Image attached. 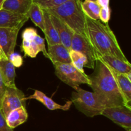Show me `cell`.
Masks as SVG:
<instances>
[{"label": "cell", "instance_id": "3", "mask_svg": "<svg viewBox=\"0 0 131 131\" xmlns=\"http://www.w3.org/2000/svg\"><path fill=\"white\" fill-rule=\"evenodd\" d=\"M81 3V0H69L57 7L44 10L64 22L75 33L88 39L86 15Z\"/></svg>", "mask_w": 131, "mask_h": 131}, {"label": "cell", "instance_id": "2", "mask_svg": "<svg viewBox=\"0 0 131 131\" xmlns=\"http://www.w3.org/2000/svg\"><path fill=\"white\" fill-rule=\"evenodd\" d=\"M96 71L90 77V86L106 107L126 106L111 69L101 61H96ZM127 107V106H126Z\"/></svg>", "mask_w": 131, "mask_h": 131}, {"label": "cell", "instance_id": "14", "mask_svg": "<svg viewBox=\"0 0 131 131\" xmlns=\"http://www.w3.org/2000/svg\"><path fill=\"white\" fill-rule=\"evenodd\" d=\"M97 60L103 62L113 71L118 74L127 75L131 72V65L129 61H124L111 56H99Z\"/></svg>", "mask_w": 131, "mask_h": 131}, {"label": "cell", "instance_id": "26", "mask_svg": "<svg viewBox=\"0 0 131 131\" xmlns=\"http://www.w3.org/2000/svg\"><path fill=\"white\" fill-rule=\"evenodd\" d=\"M111 17V9L110 7H101L99 12V19L104 24H108Z\"/></svg>", "mask_w": 131, "mask_h": 131}, {"label": "cell", "instance_id": "24", "mask_svg": "<svg viewBox=\"0 0 131 131\" xmlns=\"http://www.w3.org/2000/svg\"><path fill=\"white\" fill-rule=\"evenodd\" d=\"M69 0H33V3L40 6L43 10L53 8L62 5Z\"/></svg>", "mask_w": 131, "mask_h": 131}, {"label": "cell", "instance_id": "18", "mask_svg": "<svg viewBox=\"0 0 131 131\" xmlns=\"http://www.w3.org/2000/svg\"><path fill=\"white\" fill-rule=\"evenodd\" d=\"M43 10V17H44V33L46 40H47L48 46L61 43L60 38L57 31L52 24L50 17V14L46 10Z\"/></svg>", "mask_w": 131, "mask_h": 131}, {"label": "cell", "instance_id": "19", "mask_svg": "<svg viewBox=\"0 0 131 131\" xmlns=\"http://www.w3.org/2000/svg\"><path fill=\"white\" fill-rule=\"evenodd\" d=\"M32 3L33 0H5L3 9L22 15H26Z\"/></svg>", "mask_w": 131, "mask_h": 131}, {"label": "cell", "instance_id": "28", "mask_svg": "<svg viewBox=\"0 0 131 131\" xmlns=\"http://www.w3.org/2000/svg\"><path fill=\"white\" fill-rule=\"evenodd\" d=\"M0 131H14L7 125L6 119L0 110Z\"/></svg>", "mask_w": 131, "mask_h": 131}, {"label": "cell", "instance_id": "33", "mask_svg": "<svg viewBox=\"0 0 131 131\" xmlns=\"http://www.w3.org/2000/svg\"><path fill=\"white\" fill-rule=\"evenodd\" d=\"M86 1H92V2H97V0H85Z\"/></svg>", "mask_w": 131, "mask_h": 131}, {"label": "cell", "instance_id": "22", "mask_svg": "<svg viewBox=\"0 0 131 131\" xmlns=\"http://www.w3.org/2000/svg\"><path fill=\"white\" fill-rule=\"evenodd\" d=\"M81 8L86 16L92 20H99V12L101 7L97 2L84 1L81 3Z\"/></svg>", "mask_w": 131, "mask_h": 131}, {"label": "cell", "instance_id": "13", "mask_svg": "<svg viewBox=\"0 0 131 131\" xmlns=\"http://www.w3.org/2000/svg\"><path fill=\"white\" fill-rule=\"evenodd\" d=\"M47 58L50 59L53 65L56 63H71L70 51L61 43L48 46Z\"/></svg>", "mask_w": 131, "mask_h": 131}, {"label": "cell", "instance_id": "29", "mask_svg": "<svg viewBox=\"0 0 131 131\" xmlns=\"http://www.w3.org/2000/svg\"><path fill=\"white\" fill-rule=\"evenodd\" d=\"M6 89V86H5V83H4L2 76H1V73H0V108H1V104H2V101L3 99L4 95H5Z\"/></svg>", "mask_w": 131, "mask_h": 131}, {"label": "cell", "instance_id": "11", "mask_svg": "<svg viewBox=\"0 0 131 131\" xmlns=\"http://www.w3.org/2000/svg\"><path fill=\"white\" fill-rule=\"evenodd\" d=\"M50 17L54 27L57 31L61 43L65 46L69 51H71L72 38L75 33L58 18L50 14Z\"/></svg>", "mask_w": 131, "mask_h": 131}, {"label": "cell", "instance_id": "4", "mask_svg": "<svg viewBox=\"0 0 131 131\" xmlns=\"http://www.w3.org/2000/svg\"><path fill=\"white\" fill-rule=\"evenodd\" d=\"M72 94V102L75 107L88 117L102 115L106 108L102 100L95 92L84 90L79 87Z\"/></svg>", "mask_w": 131, "mask_h": 131}, {"label": "cell", "instance_id": "21", "mask_svg": "<svg viewBox=\"0 0 131 131\" xmlns=\"http://www.w3.org/2000/svg\"><path fill=\"white\" fill-rule=\"evenodd\" d=\"M26 15L42 31H44L43 10L40 6L33 3Z\"/></svg>", "mask_w": 131, "mask_h": 131}, {"label": "cell", "instance_id": "32", "mask_svg": "<svg viewBox=\"0 0 131 131\" xmlns=\"http://www.w3.org/2000/svg\"><path fill=\"white\" fill-rule=\"evenodd\" d=\"M0 56H1V58H2L7 59L6 57H5V55H4V54L3 53V52H2V51H1V49H0ZM7 60H8V59H7Z\"/></svg>", "mask_w": 131, "mask_h": 131}, {"label": "cell", "instance_id": "16", "mask_svg": "<svg viewBox=\"0 0 131 131\" xmlns=\"http://www.w3.org/2000/svg\"><path fill=\"white\" fill-rule=\"evenodd\" d=\"M112 72L116 83L119 88L120 93L124 98L125 105L128 108L131 109V81L129 80L125 74H118Z\"/></svg>", "mask_w": 131, "mask_h": 131}, {"label": "cell", "instance_id": "10", "mask_svg": "<svg viewBox=\"0 0 131 131\" xmlns=\"http://www.w3.org/2000/svg\"><path fill=\"white\" fill-rule=\"evenodd\" d=\"M28 19L26 15H22L2 9L0 10V28L20 29Z\"/></svg>", "mask_w": 131, "mask_h": 131}, {"label": "cell", "instance_id": "30", "mask_svg": "<svg viewBox=\"0 0 131 131\" xmlns=\"http://www.w3.org/2000/svg\"><path fill=\"white\" fill-rule=\"evenodd\" d=\"M110 0H97V3L101 7H110Z\"/></svg>", "mask_w": 131, "mask_h": 131}, {"label": "cell", "instance_id": "8", "mask_svg": "<svg viewBox=\"0 0 131 131\" xmlns=\"http://www.w3.org/2000/svg\"><path fill=\"white\" fill-rule=\"evenodd\" d=\"M101 115L107 117L126 131H130L131 109L124 106L107 107Z\"/></svg>", "mask_w": 131, "mask_h": 131}, {"label": "cell", "instance_id": "27", "mask_svg": "<svg viewBox=\"0 0 131 131\" xmlns=\"http://www.w3.org/2000/svg\"><path fill=\"white\" fill-rule=\"evenodd\" d=\"M8 60L13 64V65L15 67V68L20 67L22 66V65H23V57L17 53L14 52V53L12 54L9 56Z\"/></svg>", "mask_w": 131, "mask_h": 131}, {"label": "cell", "instance_id": "20", "mask_svg": "<svg viewBox=\"0 0 131 131\" xmlns=\"http://www.w3.org/2000/svg\"><path fill=\"white\" fill-rule=\"evenodd\" d=\"M28 117L26 107L17 108L12 111L6 117V122L8 126L12 129L16 128L21 124H24Z\"/></svg>", "mask_w": 131, "mask_h": 131}, {"label": "cell", "instance_id": "31", "mask_svg": "<svg viewBox=\"0 0 131 131\" xmlns=\"http://www.w3.org/2000/svg\"><path fill=\"white\" fill-rule=\"evenodd\" d=\"M5 0H0V10L3 9V4L5 3Z\"/></svg>", "mask_w": 131, "mask_h": 131}, {"label": "cell", "instance_id": "34", "mask_svg": "<svg viewBox=\"0 0 131 131\" xmlns=\"http://www.w3.org/2000/svg\"><path fill=\"white\" fill-rule=\"evenodd\" d=\"M1 58H1V56H0V60H1Z\"/></svg>", "mask_w": 131, "mask_h": 131}, {"label": "cell", "instance_id": "17", "mask_svg": "<svg viewBox=\"0 0 131 131\" xmlns=\"http://www.w3.org/2000/svg\"><path fill=\"white\" fill-rule=\"evenodd\" d=\"M0 73L6 87L16 88L15 67L7 59L1 58L0 60Z\"/></svg>", "mask_w": 131, "mask_h": 131}, {"label": "cell", "instance_id": "9", "mask_svg": "<svg viewBox=\"0 0 131 131\" xmlns=\"http://www.w3.org/2000/svg\"><path fill=\"white\" fill-rule=\"evenodd\" d=\"M20 29L19 28H0V49L8 60L9 56L14 52Z\"/></svg>", "mask_w": 131, "mask_h": 131}, {"label": "cell", "instance_id": "7", "mask_svg": "<svg viewBox=\"0 0 131 131\" xmlns=\"http://www.w3.org/2000/svg\"><path fill=\"white\" fill-rule=\"evenodd\" d=\"M71 50L79 52L86 56L88 61L86 67L94 69L97 61V54L88 39L81 35L74 33L72 38Z\"/></svg>", "mask_w": 131, "mask_h": 131}, {"label": "cell", "instance_id": "25", "mask_svg": "<svg viewBox=\"0 0 131 131\" xmlns=\"http://www.w3.org/2000/svg\"><path fill=\"white\" fill-rule=\"evenodd\" d=\"M37 29L33 28H26L23 32L22 38L23 40L27 41V42H31L36 35H37Z\"/></svg>", "mask_w": 131, "mask_h": 131}, {"label": "cell", "instance_id": "12", "mask_svg": "<svg viewBox=\"0 0 131 131\" xmlns=\"http://www.w3.org/2000/svg\"><path fill=\"white\" fill-rule=\"evenodd\" d=\"M21 50L24 52L25 56L31 58H35L40 52H42L46 58H48L44 39L38 35L35 36L31 42L23 40Z\"/></svg>", "mask_w": 131, "mask_h": 131}, {"label": "cell", "instance_id": "23", "mask_svg": "<svg viewBox=\"0 0 131 131\" xmlns=\"http://www.w3.org/2000/svg\"><path fill=\"white\" fill-rule=\"evenodd\" d=\"M70 57L71 60V63L81 72H84V67H86L87 65V58L86 56L82 54L78 51L71 50L70 51Z\"/></svg>", "mask_w": 131, "mask_h": 131}, {"label": "cell", "instance_id": "5", "mask_svg": "<svg viewBox=\"0 0 131 131\" xmlns=\"http://www.w3.org/2000/svg\"><path fill=\"white\" fill-rule=\"evenodd\" d=\"M55 74L62 82L76 90L81 84L90 86V77L78 70L72 63H56L54 65Z\"/></svg>", "mask_w": 131, "mask_h": 131}, {"label": "cell", "instance_id": "6", "mask_svg": "<svg viewBox=\"0 0 131 131\" xmlns=\"http://www.w3.org/2000/svg\"><path fill=\"white\" fill-rule=\"evenodd\" d=\"M26 102L25 95L17 87H6L0 110L6 118L7 115L13 110L22 106L26 107Z\"/></svg>", "mask_w": 131, "mask_h": 131}, {"label": "cell", "instance_id": "1", "mask_svg": "<svg viewBox=\"0 0 131 131\" xmlns=\"http://www.w3.org/2000/svg\"><path fill=\"white\" fill-rule=\"evenodd\" d=\"M88 39L99 56H111L129 61L123 52L115 33L108 24L92 20L86 16Z\"/></svg>", "mask_w": 131, "mask_h": 131}, {"label": "cell", "instance_id": "15", "mask_svg": "<svg viewBox=\"0 0 131 131\" xmlns=\"http://www.w3.org/2000/svg\"><path fill=\"white\" fill-rule=\"evenodd\" d=\"M26 99H35L39 101L40 102L44 105L48 110H61L63 111H67L70 109L71 106L72 102L71 101H67L64 105L59 104L53 101L52 99L47 97L46 94L39 90H35V93L29 96L28 97H26Z\"/></svg>", "mask_w": 131, "mask_h": 131}]
</instances>
